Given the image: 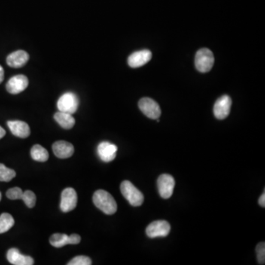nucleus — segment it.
Here are the masks:
<instances>
[{"label":"nucleus","instance_id":"17","mask_svg":"<svg viewBox=\"0 0 265 265\" xmlns=\"http://www.w3.org/2000/svg\"><path fill=\"white\" fill-rule=\"evenodd\" d=\"M54 119L60 125L61 127L66 129V130L72 129L75 124V120L72 117V114H67V113L62 112V111L56 113Z\"/></svg>","mask_w":265,"mask_h":265},{"label":"nucleus","instance_id":"9","mask_svg":"<svg viewBox=\"0 0 265 265\" xmlns=\"http://www.w3.org/2000/svg\"><path fill=\"white\" fill-rule=\"evenodd\" d=\"M29 84L28 77L23 74L13 76L7 81L6 89L12 95H17L25 91Z\"/></svg>","mask_w":265,"mask_h":265},{"label":"nucleus","instance_id":"23","mask_svg":"<svg viewBox=\"0 0 265 265\" xmlns=\"http://www.w3.org/2000/svg\"><path fill=\"white\" fill-rule=\"evenodd\" d=\"M23 191L19 187H13L7 190L6 196L10 199H22Z\"/></svg>","mask_w":265,"mask_h":265},{"label":"nucleus","instance_id":"24","mask_svg":"<svg viewBox=\"0 0 265 265\" xmlns=\"http://www.w3.org/2000/svg\"><path fill=\"white\" fill-rule=\"evenodd\" d=\"M92 264L91 259L86 256H78V257H74L68 263V265H91Z\"/></svg>","mask_w":265,"mask_h":265},{"label":"nucleus","instance_id":"14","mask_svg":"<svg viewBox=\"0 0 265 265\" xmlns=\"http://www.w3.org/2000/svg\"><path fill=\"white\" fill-rule=\"evenodd\" d=\"M7 259L10 264L14 265H33V259L29 256H25L16 248H10L7 253Z\"/></svg>","mask_w":265,"mask_h":265},{"label":"nucleus","instance_id":"3","mask_svg":"<svg viewBox=\"0 0 265 265\" xmlns=\"http://www.w3.org/2000/svg\"><path fill=\"white\" fill-rule=\"evenodd\" d=\"M196 68L200 72H208L211 69L214 63V57L212 52L207 48H202L196 53Z\"/></svg>","mask_w":265,"mask_h":265},{"label":"nucleus","instance_id":"13","mask_svg":"<svg viewBox=\"0 0 265 265\" xmlns=\"http://www.w3.org/2000/svg\"><path fill=\"white\" fill-rule=\"evenodd\" d=\"M29 59V54L27 52L20 50L10 53L6 61L9 66L12 68H21L28 63Z\"/></svg>","mask_w":265,"mask_h":265},{"label":"nucleus","instance_id":"30","mask_svg":"<svg viewBox=\"0 0 265 265\" xmlns=\"http://www.w3.org/2000/svg\"><path fill=\"white\" fill-rule=\"evenodd\" d=\"M1 193H0V201H1Z\"/></svg>","mask_w":265,"mask_h":265},{"label":"nucleus","instance_id":"25","mask_svg":"<svg viewBox=\"0 0 265 265\" xmlns=\"http://www.w3.org/2000/svg\"><path fill=\"white\" fill-rule=\"evenodd\" d=\"M257 254V260L259 264L264 265L265 263V243L260 242L256 248Z\"/></svg>","mask_w":265,"mask_h":265},{"label":"nucleus","instance_id":"2","mask_svg":"<svg viewBox=\"0 0 265 265\" xmlns=\"http://www.w3.org/2000/svg\"><path fill=\"white\" fill-rule=\"evenodd\" d=\"M120 190L125 199L132 206H140L144 202L142 193L131 181H124L120 185Z\"/></svg>","mask_w":265,"mask_h":265},{"label":"nucleus","instance_id":"22","mask_svg":"<svg viewBox=\"0 0 265 265\" xmlns=\"http://www.w3.org/2000/svg\"><path fill=\"white\" fill-rule=\"evenodd\" d=\"M22 200L26 204L28 208H33L36 202V196L34 194L33 192L31 190H27L23 192V196H22Z\"/></svg>","mask_w":265,"mask_h":265},{"label":"nucleus","instance_id":"15","mask_svg":"<svg viewBox=\"0 0 265 265\" xmlns=\"http://www.w3.org/2000/svg\"><path fill=\"white\" fill-rule=\"evenodd\" d=\"M7 126L15 136L25 138H28L31 135V129L29 126L25 122L19 121V120L8 121Z\"/></svg>","mask_w":265,"mask_h":265},{"label":"nucleus","instance_id":"5","mask_svg":"<svg viewBox=\"0 0 265 265\" xmlns=\"http://www.w3.org/2000/svg\"><path fill=\"white\" fill-rule=\"evenodd\" d=\"M138 108L146 117L152 120H157L162 114L159 104L149 98H144L140 99Z\"/></svg>","mask_w":265,"mask_h":265},{"label":"nucleus","instance_id":"18","mask_svg":"<svg viewBox=\"0 0 265 265\" xmlns=\"http://www.w3.org/2000/svg\"><path fill=\"white\" fill-rule=\"evenodd\" d=\"M31 157L36 162H45L49 159L48 151L40 144H35L31 150Z\"/></svg>","mask_w":265,"mask_h":265},{"label":"nucleus","instance_id":"4","mask_svg":"<svg viewBox=\"0 0 265 265\" xmlns=\"http://www.w3.org/2000/svg\"><path fill=\"white\" fill-rule=\"evenodd\" d=\"M57 106L59 111L70 114H74L79 106L78 98L72 92H66L59 98Z\"/></svg>","mask_w":265,"mask_h":265},{"label":"nucleus","instance_id":"16","mask_svg":"<svg viewBox=\"0 0 265 265\" xmlns=\"http://www.w3.org/2000/svg\"><path fill=\"white\" fill-rule=\"evenodd\" d=\"M53 150L56 156L59 159H67L74 153V147L71 143L66 141H58L53 145Z\"/></svg>","mask_w":265,"mask_h":265},{"label":"nucleus","instance_id":"6","mask_svg":"<svg viewBox=\"0 0 265 265\" xmlns=\"http://www.w3.org/2000/svg\"><path fill=\"white\" fill-rule=\"evenodd\" d=\"M170 225L165 220H157L150 223L147 229L146 233L150 238L165 237L170 232Z\"/></svg>","mask_w":265,"mask_h":265},{"label":"nucleus","instance_id":"29","mask_svg":"<svg viewBox=\"0 0 265 265\" xmlns=\"http://www.w3.org/2000/svg\"><path fill=\"white\" fill-rule=\"evenodd\" d=\"M6 132L4 131V129H2V128L0 126V139H1V138H3V137L5 135Z\"/></svg>","mask_w":265,"mask_h":265},{"label":"nucleus","instance_id":"8","mask_svg":"<svg viewBox=\"0 0 265 265\" xmlns=\"http://www.w3.org/2000/svg\"><path fill=\"white\" fill-rule=\"evenodd\" d=\"M232 101L230 97L223 95L216 101L214 105V114L218 120H224L230 114Z\"/></svg>","mask_w":265,"mask_h":265},{"label":"nucleus","instance_id":"26","mask_svg":"<svg viewBox=\"0 0 265 265\" xmlns=\"http://www.w3.org/2000/svg\"><path fill=\"white\" fill-rule=\"evenodd\" d=\"M68 240H69V244L71 245H77V244L80 243L81 237H80V235L73 233V234L68 236Z\"/></svg>","mask_w":265,"mask_h":265},{"label":"nucleus","instance_id":"19","mask_svg":"<svg viewBox=\"0 0 265 265\" xmlns=\"http://www.w3.org/2000/svg\"><path fill=\"white\" fill-rule=\"evenodd\" d=\"M14 219L8 213L0 215V233H5L14 226Z\"/></svg>","mask_w":265,"mask_h":265},{"label":"nucleus","instance_id":"1","mask_svg":"<svg viewBox=\"0 0 265 265\" xmlns=\"http://www.w3.org/2000/svg\"><path fill=\"white\" fill-rule=\"evenodd\" d=\"M93 202L99 209L108 215L117 212V202L113 196L105 190H99L95 192L93 196Z\"/></svg>","mask_w":265,"mask_h":265},{"label":"nucleus","instance_id":"11","mask_svg":"<svg viewBox=\"0 0 265 265\" xmlns=\"http://www.w3.org/2000/svg\"><path fill=\"white\" fill-rule=\"evenodd\" d=\"M117 147L108 141H102L98 147V153L104 162H111L117 156Z\"/></svg>","mask_w":265,"mask_h":265},{"label":"nucleus","instance_id":"7","mask_svg":"<svg viewBox=\"0 0 265 265\" xmlns=\"http://www.w3.org/2000/svg\"><path fill=\"white\" fill-rule=\"evenodd\" d=\"M158 189L161 197L168 199L172 196L175 181L173 177L169 174H163L159 176L157 181Z\"/></svg>","mask_w":265,"mask_h":265},{"label":"nucleus","instance_id":"12","mask_svg":"<svg viewBox=\"0 0 265 265\" xmlns=\"http://www.w3.org/2000/svg\"><path fill=\"white\" fill-rule=\"evenodd\" d=\"M152 59V53L148 50L135 52L129 56L128 63L132 68H138L148 63Z\"/></svg>","mask_w":265,"mask_h":265},{"label":"nucleus","instance_id":"21","mask_svg":"<svg viewBox=\"0 0 265 265\" xmlns=\"http://www.w3.org/2000/svg\"><path fill=\"white\" fill-rule=\"evenodd\" d=\"M16 172L7 168L3 164H0V181L8 182L16 177Z\"/></svg>","mask_w":265,"mask_h":265},{"label":"nucleus","instance_id":"28","mask_svg":"<svg viewBox=\"0 0 265 265\" xmlns=\"http://www.w3.org/2000/svg\"><path fill=\"white\" fill-rule=\"evenodd\" d=\"M4 68H2V66L0 65V83H1V82L3 81V80H4Z\"/></svg>","mask_w":265,"mask_h":265},{"label":"nucleus","instance_id":"20","mask_svg":"<svg viewBox=\"0 0 265 265\" xmlns=\"http://www.w3.org/2000/svg\"><path fill=\"white\" fill-rule=\"evenodd\" d=\"M50 242L53 246L56 248H62L69 244V240H68V235L65 233H55L50 237Z\"/></svg>","mask_w":265,"mask_h":265},{"label":"nucleus","instance_id":"27","mask_svg":"<svg viewBox=\"0 0 265 265\" xmlns=\"http://www.w3.org/2000/svg\"><path fill=\"white\" fill-rule=\"evenodd\" d=\"M259 203H260V205H261L262 207H263V208H265V193H263V195H262L261 197L260 198V199H259Z\"/></svg>","mask_w":265,"mask_h":265},{"label":"nucleus","instance_id":"10","mask_svg":"<svg viewBox=\"0 0 265 265\" xmlns=\"http://www.w3.org/2000/svg\"><path fill=\"white\" fill-rule=\"evenodd\" d=\"M77 196L73 188H66L62 192L61 209L63 212H69L77 206Z\"/></svg>","mask_w":265,"mask_h":265}]
</instances>
